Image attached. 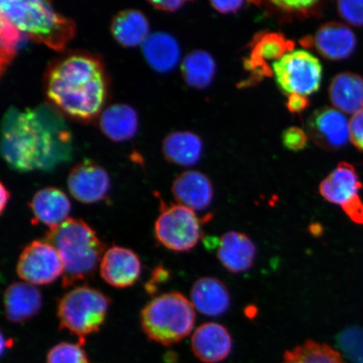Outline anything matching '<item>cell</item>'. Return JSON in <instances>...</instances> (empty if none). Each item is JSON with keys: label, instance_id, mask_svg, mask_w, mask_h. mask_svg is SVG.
I'll use <instances>...</instances> for the list:
<instances>
[{"label": "cell", "instance_id": "obj_1", "mask_svg": "<svg viewBox=\"0 0 363 363\" xmlns=\"http://www.w3.org/2000/svg\"><path fill=\"white\" fill-rule=\"evenodd\" d=\"M2 157L21 172L52 171L72 160V135L65 117L51 104L9 108L1 122Z\"/></svg>", "mask_w": 363, "mask_h": 363}, {"label": "cell", "instance_id": "obj_2", "mask_svg": "<svg viewBox=\"0 0 363 363\" xmlns=\"http://www.w3.org/2000/svg\"><path fill=\"white\" fill-rule=\"evenodd\" d=\"M108 87L101 58L88 52L63 54L50 63L44 76L48 104L62 116L86 123L101 116Z\"/></svg>", "mask_w": 363, "mask_h": 363}, {"label": "cell", "instance_id": "obj_3", "mask_svg": "<svg viewBox=\"0 0 363 363\" xmlns=\"http://www.w3.org/2000/svg\"><path fill=\"white\" fill-rule=\"evenodd\" d=\"M45 240L61 257L65 288L92 277L106 252V246L92 227L74 218H68L62 224L49 229Z\"/></svg>", "mask_w": 363, "mask_h": 363}, {"label": "cell", "instance_id": "obj_4", "mask_svg": "<svg viewBox=\"0 0 363 363\" xmlns=\"http://www.w3.org/2000/svg\"><path fill=\"white\" fill-rule=\"evenodd\" d=\"M0 13L22 34L56 52H65L77 33L75 22L57 12L49 1L6 0L0 2Z\"/></svg>", "mask_w": 363, "mask_h": 363}, {"label": "cell", "instance_id": "obj_5", "mask_svg": "<svg viewBox=\"0 0 363 363\" xmlns=\"http://www.w3.org/2000/svg\"><path fill=\"white\" fill-rule=\"evenodd\" d=\"M194 307L184 295L167 293L152 299L143 308L140 322L153 342L169 347L187 337L194 329Z\"/></svg>", "mask_w": 363, "mask_h": 363}, {"label": "cell", "instance_id": "obj_6", "mask_svg": "<svg viewBox=\"0 0 363 363\" xmlns=\"http://www.w3.org/2000/svg\"><path fill=\"white\" fill-rule=\"evenodd\" d=\"M111 301L99 290L87 285L78 286L63 295L57 306L61 330H67L79 338L96 333L106 322Z\"/></svg>", "mask_w": 363, "mask_h": 363}, {"label": "cell", "instance_id": "obj_7", "mask_svg": "<svg viewBox=\"0 0 363 363\" xmlns=\"http://www.w3.org/2000/svg\"><path fill=\"white\" fill-rule=\"evenodd\" d=\"M156 238L171 251L192 250L202 238V222L195 212L179 203H161L160 215L155 222Z\"/></svg>", "mask_w": 363, "mask_h": 363}, {"label": "cell", "instance_id": "obj_8", "mask_svg": "<svg viewBox=\"0 0 363 363\" xmlns=\"http://www.w3.org/2000/svg\"><path fill=\"white\" fill-rule=\"evenodd\" d=\"M277 84L285 94L308 96L317 92L322 80L319 59L303 50L290 52L272 63Z\"/></svg>", "mask_w": 363, "mask_h": 363}, {"label": "cell", "instance_id": "obj_9", "mask_svg": "<svg viewBox=\"0 0 363 363\" xmlns=\"http://www.w3.org/2000/svg\"><path fill=\"white\" fill-rule=\"evenodd\" d=\"M362 189L355 167L342 162L322 180L319 191L326 201L342 208L354 223L363 225V201L359 196Z\"/></svg>", "mask_w": 363, "mask_h": 363}, {"label": "cell", "instance_id": "obj_10", "mask_svg": "<svg viewBox=\"0 0 363 363\" xmlns=\"http://www.w3.org/2000/svg\"><path fill=\"white\" fill-rule=\"evenodd\" d=\"M18 276L26 283L47 285L63 275L60 256L45 240H34L23 249L17 262Z\"/></svg>", "mask_w": 363, "mask_h": 363}, {"label": "cell", "instance_id": "obj_11", "mask_svg": "<svg viewBox=\"0 0 363 363\" xmlns=\"http://www.w3.org/2000/svg\"><path fill=\"white\" fill-rule=\"evenodd\" d=\"M307 130L318 146L338 150L346 146L350 138V122L337 108H320L308 118Z\"/></svg>", "mask_w": 363, "mask_h": 363}, {"label": "cell", "instance_id": "obj_12", "mask_svg": "<svg viewBox=\"0 0 363 363\" xmlns=\"http://www.w3.org/2000/svg\"><path fill=\"white\" fill-rule=\"evenodd\" d=\"M67 187L76 201L94 203L106 198L111 189V179L103 167L93 161L85 160L70 171Z\"/></svg>", "mask_w": 363, "mask_h": 363}, {"label": "cell", "instance_id": "obj_13", "mask_svg": "<svg viewBox=\"0 0 363 363\" xmlns=\"http://www.w3.org/2000/svg\"><path fill=\"white\" fill-rule=\"evenodd\" d=\"M294 47L292 40L286 39L282 34H257L251 43V55L245 62V67L252 72L253 81L259 80L272 74L269 62L280 60L286 54L292 52Z\"/></svg>", "mask_w": 363, "mask_h": 363}, {"label": "cell", "instance_id": "obj_14", "mask_svg": "<svg viewBox=\"0 0 363 363\" xmlns=\"http://www.w3.org/2000/svg\"><path fill=\"white\" fill-rule=\"evenodd\" d=\"M99 269L102 279L108 284L125 289L139 279L142 262L130 249L113 246L104 252Z\"/></svg>", "mask_w": 363, "mask_h": 363}, {"label": "cell", "instance_id": "obj_15", "mask_svg": "<svg viewBox=\"0 0 363 363\" xmlns=\"http://www.w3.org/2000/svg\"><path fill=\"white\" fill-rule=\"evenodd\" d=\"M191 347L198 359L206 363H218L229 357L233 339L224 325L207 322L194 331Z\"/></svg>", "mask_w": 363, "mask_h": 363}, {"label": "cell", "instance_id": "obj_16", "mask_svg": "<svg viewBox=\"0 0 363 363\" xmlns=\"http://www.w3.org/2000/svg\"><path fill=\"white\" fill-rule=\"evenodd\" d=\"M357 38L346 25L328 22L322 25L312 38V47L330 61H342L350 57L357 48Z\"/></svg>", "mask_w": 363, "mask_h": 363}, {"label": "cell", "instance_id": "obj_17", "mask_svg": "<svg viewBox=\"0 0 363 363\" xmlns=\"http://www.w3.org/2000/svg\"><path fill=\"white\" fill-rule=\"evenodd\" d=\"M172 193L178 203L195 211H206L211 206L214 189L211 181L199 171H185L177 177Z\"/></svg>", "mask_w": 363, "mask_h": 363}, {"label": "cell", "instance_id": "obj_18", "mask_svg": "<svg viewBox=\"0 0 363 363\" xmlns=\"http://www.w3.org/2000/svg\"><path fill=\"white\" fill-rule=\"evenodd\" d=\"M257 248L247 235L229 231L222 235L216 255L225 269L233 274L247 272L255 262Z\"/></svg>", "mask_w": 363, "mask_h": 363}, {"label": "cell", "instance_id": "obj_19", "mask_svg": "<svg viewBox=\"0 0 363 363\" xmlns=\"http://www.w3.org/2000/svg\"><path fill=\"white\" fill-rule=\"evenodd\" d=\"M34 219L33 224H43L53 228L68 219L71 203L62 190L47 187L38 190L29 203Z\"/></svg>", "mask_w": 363, "mask_h": 363}, {"label": "cell", "instance_id": "obj_20", "mask_svg": "<svg viewBox=\"0 0 363 363\" xmlns=\"http://www.w3.org/2000/svg\"><path fill=\"white\" fill-rule=\"evenodd\" d=\"M4 306L9 321L23 323L40 312L43 306L42 294L35 285L13 283L4 292Z\"/></svg>", "mask_w": 363, "mask_h": 363}, {"label": "cell", "instance_id": "obj_21", "mask_svg": "<svg viewBox=\"0 0 363 363\" xmlns=\"http://www.w3.org/2000/svg\"><path fill=\"white\" fill-rule=\"evenodd\" d=\"M194 308L206 316H220L229 310L230 296L223 282L204 277L195 282L190 293Z\"/></svg>", "mask_w": 363, "mask_h": 363}, {"label": "cell", "instance_id": "obj_22", "mask_svg": "<svg viewBox=\"0 0 363 363\" xmlns=\"http://www.w3.org/2000/svg\"><path fill=\"white\" fill-rule=\"evenodd\" d=\"M143 53L148 65L159 74H167L178 66L181 58L180 45L169 33H152L143 45Z\"/></svg>", "mask_w": 363, "mask_h": 363}, {"label": "cell", "instance_id": "obj_23", "mask_svg": "<svg viewBox=\"0 0 363 363\" xmlns=\"http://www.w3.org/2000/svg\"><path fill=\"white\" fill-rule=\"evenodd\" d=\"M138 113L133 107L125 104H116L102 111L99 127L113 142L124 143L138 133Z\"/></svg>", "mask_w": 363, "mask_h": 363}, {"label": "cell", "instance_id": "obj_24", "mask_svg": "<svg viewBox=\"0 0 363 363\" xmlns=\"http://www.w3.org/2000/svg\"><path fill=\"white\" fill-rule=\"evenodd\" d=\"M329 97L335 108L355 115L363 110V78L345 72L334 77L329 87Z\"/></svg>", "mask_w": 363, "mask_h": 363}, {"label": "cell", "instance_id": "obj_25", "mask_svg": "<svg viewBox=\"0 0 363 363\" xmlns=\"http://www.w3.org/2000/svg\"><path fill=\"white\" fill-rule=\"evenodd\" d=\"M111 30L116 42L125 48L143 45L150 34V25L143 12L133 9L122 11L113 17Z\"/></svg>", "mask_w": 363, "mask_h": 363}, {"label": "cell", "instance_id": "obj_26", "mask_svg": "<svg viewBox=\"0 0 363 363\" xmlns=\"http://www.w3.org/2000/svg\"><path fill=\"white\" fill-rule=\"evenodd\" d=\"M203 142L190 131H174L167 135L162 143V152L167 161L174 164L191 167L201 160Z\"/></svg>", "mask_w": 363, "mask_h": 363}, {"label": "cell", "instance_id": "obj_27", "mask_svg": "<svg viewBox=\"0 0 363 363\" xmlns=\"http://www.w3.org/2000/svg\"><path fill=\"white\" fill-rule=\"evenodd\" d=\"M181 72L189 87L204 89L214 80L216 63L211 53L203 50H194L184 57Z\"/></svg>", "mask_w": 363, "mask_h": 363}, {"label": "cell", "instance_id": "obj_28", "mask_svg": "<svg viewBox=\"0 0 363 363\" xmlns=\"http://www.w3.org/2000/svg\"><path fill=\"white\" fill-rule=\"evenodd\" d=\"M283 363H345L342 355L328 344L308 340L284 353Z\"/></svg>", "mask_w": 363, "mask_h": 363}, {"label": "cell", "instance_id": "obj_29", "mask_svg": "<svg viewBox=\"0 0 363 363\" xmlns=\"http://www.w3.org/2000/svg\"><path fill=\"white\" fill-rule=\"evenodd\" d=\"M22 33L12 23L0 13V61L1 74L10 65L16 55L18 48L21 42Z\"/></svg>", "mask_w": 363, "mask_h": 363}, {"label": "cell", "instance_id": "obj_30", "mask_svg": "<svg viewBox=\"0 0 363 363\" xmlns=\"http://www.w3.org/2000/svg\"><path fill=\"white\" fill-rule=\"evenodd\" d=\"M285 17L308 18L320 12L321 2L315 0H280L269 3Z\"/></svg>", "mask_w": 363, "mask_h": 363}, {"label": "cell", "instance_id": "obj_31", "mask_svg": "<svg viewBox=\"0 0 363 363\" xmlns=\"http://www.w3.org/2000/svg\"><path fill=\"white\" fill-rule=\"evenodd\" d=\"M47 363H91L82 344L62 342L49 351Z\"/></svg>", "mask_w": 363, "mask_h": 363}, {"label": "cell", "instance_id": "obj_32", "mask_svg": "<svg viewBox=\"0 0 363 363\" xmlns=\"http://www.w3.org/2000/svg\"><path fill=\"white\" fill-rule=\"evenodd\" d=\"M337 11L348 24L356 27L363 26V1L342 0L337 2Z\"/></svg>", "mask_w": 363, "mask_h": 363}, {"label": "cell", "instance_id": "obj_33", "mask_svg": "<svg viewBox=\"0 0 363 363\" xmlns=\"http://www.w3.org/2000/svg\"><path fill=\"white\" fill-rule=\"evenodd\" d=\"M282 139L284 146L290 151L294 152L305 149L308 140L306 131L298 127H290L284 130Z\"/></svg>", "mask_w": 363, "mask_h": 363}, {"label": "cell", "instance_id": "obj_34", "mask_svg": "<svg viewBox=\"0 0 363 363\" xmlns=\"http://www.w3.org/2000/svg\"><path fill=\"white\" fill-rule=\"evenodd\" d=\"M350 139L354 146L363 152V110L352 117Z\"/></svg>", "mask_w": 363, "mask_h": 363}, {"label": "cell", "instance_id": "obj_35", "mask_svg": "<svg viewBox=\"0 0 363 363\" xmlns=\"http://www.w3.org/2000/svg\"><path fill=\"white\" fill-rule=\"evenodd\" d=\"M310 106V102L306 96L299 94H291L288 98L287 106L288 110L291 113H301L305 111L306 108Z\"/></svg>", "mask_w": 363, "mask_h": 363}, {"label": "cell", "instance_id": "obj_36", "mask_svg": "<svg viewBox=\"0 0 363 363\" xmlns=\"http://www.w3.org/2000/svg\"><path fill=\"white\" fill-rule=\"evenodd\" d=\"M211 6L215 10L219 13H235L240 9H242L245 2L243 1H211Z\"/></svg>", "mask_w": 363, "mask_h": 363}, {"label": "cell", "instance_id": "obj_37", "mask_svg": "<svg viewBox=\"0 0 363 363\" xmlns=\"http://www.w3.org/2000/svg\"><path fill=\"white\" fill-rule=\"evenodd\" d=\"M150 4L154 8L157 9L159 11H162L165 12H175L179 11V9L183 7L185 4H187V1H184V0H167V1H149Z\"/></svg>", "mask_w": 363, "mask_h": 363}, {"label": "cell", "instance_id": "obj_38", "mask_svg": "<svg viewBox=\"0 0 363 363\" xmlns=\"http://www.w3.org/2000/svg\"><path fill=\"white\" fill-rule=\"evenodd\" d=\"M167 278H169V272L164 269H162V267H158V269L153 272L151 282L147 284V291L151 292V290L154 291L156 284H158L157 282H163V281L167 280Z\"/></svg>", "mask_w": 363, "mask_h": 363}, {"label": "cell", "instance_id": "obj_39", "mask_svg": "<svg viewBox=\"0 0 363 363\" xmlns=\"http://www.w3.org/2000/svg\"><path fill=\"white\" fill-rule=\"evenodd\" d=\"M1 204H0V211H1V214H4V211H6V208L8 206L9 201L11 199V193L9 190L4 187L3 183H1Z\"/></svg>", "mask_w": 363, "mask_h": 363}]
</instances>
